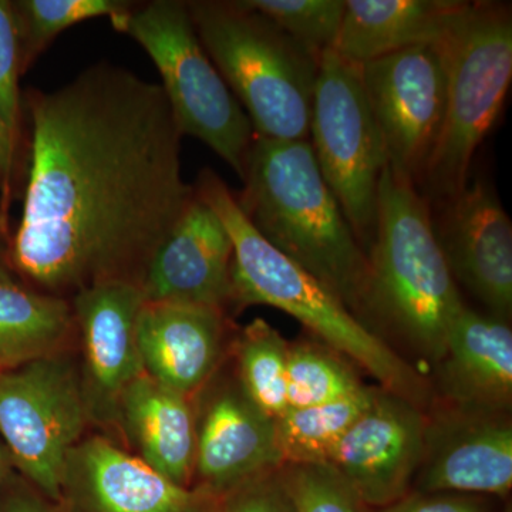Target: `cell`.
Masks as SVG:
<instances>
[{
    "label": "cell",
    "instance_id": "cell-28",
    "mask_svg": "<svg viewBox=\"0 0 512 512\" xmlns=\"http://www.w3.org/2000/svg\"><path fill=\"white\" fill-rule=\"evenodd\" d=\"M281 476L298 512H359L355 493L329 464H284Z\"/></svg>",
    "mask_w": 512,
    "mask_h": 512
},
{
    "label": "cell",
    "instance_id": "cell-26",
    "mask_svg": "<svg viewBox=\"0 0 512 512\" xmlns=\"http://www.w3.org/2000/svg\"><path fill=\"white\" fill-rule=\"evenodd\" d=\"M12 6L18 25L22 74L64 30L104 16L116 28L131 9V3L120 0H19Z\"/></svg>",
    "mask_w": 512,
    "mask_h": 512
},
{
    "label": "cell",
    "instance_id": "cell-31",
    "mask_svg": "<svg viewBox=\"0 0 512 512\" xmlns=\"http://www.w3.org/2000/svg\"><path fill=\"white\" fill-rule=\"evenodd\" d=\"M377 512H485L480 501L464 494L412 493Z\"/></svg>",
    "mask_w": 512,
    "mask_h": 512
},
{
    "label": "cell",
    "instance_id": "cell-19",
    "mask_svg": "<svg viewBox=\"0 0 512 512\" xmlns=\"http://www.w3.org/2000/svg\"><path fill=\"white\" fill-rule=\"evenodd\" d=\"M441 404L483 413H510L512 330L507 320L464 306L433 367Z\"/></svg>",
    "mask_w": 512,
    "mask_h": 512
},
{
    "label": "cell",
    "instance_id": "cell-4",
    "mask_svg": "<svg viewBox=\"0 0 512 512\" xmlns=\"http://www.w3.org/2000/svg\"><path fill=\"white\" fill-rule=\"evenodd\" d=\"M241 180L244 190L235 200L252 227L357 318L367 255L322 177L311 143L255 136Z\"/></svg>",
    "mask_w": 512,
    "mask_h": 512
},
{
    "label": "cell",
    "instance_id": "cell-20",
    "mask_svg": "<svg viewBox=\"0 0 512 512\" xmlns=\"http://www.w3.org/2000/svg\"><path fill=\"white\" fill-rule=\"evenodd\" d=\"M116 440L161 476L183 487H192L194 399L143 373L121 396Z\"/></svg>",
    "mask_w": 512,
    "mask_h": 512
},
{
    "label": "cell",
    "instance_id": "cell-12",
    "mask_svg": "<svg viewBox=\"0 0 512 512\" xmlns=\"http://www.w3.org/2000/svg\"><path fill=\"white\" fill-rule=\"evenodd\" d=\"M70 302L82 349L80 382L90 424L116 440L121 396L144 373L136 329L146 299L136 284L109 281L77 292Z\"/></svg>",
    "mask_w": 512,
    "mask_h": 512
},
{
    "label": "cell",
    "instance_id": "cell-33",
    "mask_svg": "<svg viewBox=\"0 0 512 512\" xmlns=\"http://www.w3.org/2000/svg\"><path fill=\"white\" fill-rule=\"evenodd\" d=\"M18 146L0 114V191H2V201L5 202L9 201L12 194Z\"/></svg>",
    "mask_w": 512,
    "mask_h": 512
},
{
    "label": "cell",
    "instance_id": "cell-24",
    "mask_svg": "<svg viewBox=\"0 0 512 512\" xmlns=\"http://www.w3.org/2000/svg\"><path fill=\"white\" fill-rule=\"evenodd\" d=\"M289 343L264 319H254L234 333L229 348L235 375L248 396L278 420L288 410L286 367Z\"/></svg>",
    "mask_w": 512,
    "mask_h": 512
},
{
    "label": "cell",
    "instance_id": "cell-32",
    "mask_svg": "<svg viewBox=\"0 0 512 512\" xmlns=\"http://www.w3.org/2000/svg\"><path fill=\"white\" fill-rule=\"evenodd\" d=\"M8 477V476H6ZM0 512H64L62 507L37 491L25 478L3 480Z\"/></svg>",
    "mask_w": 512,
    "mask_h": 512
},
{
    "label": "cell",
    "instance_id": "cell-6",
    "mask_svg": "<svg viewBox=\"0 0 512 512\" xmlns=\"http://www.w3.org/2000/svg\"><path fill=\"white\" fill-rule=\"evenodd\" d=\"M447 97L443 126L419 191L439 202L471 180L478 147L497 123L512 79L511 6L471 2L443 40Z\"/></svg>",
    "mask_w": 512,
    "mask_h": 512
},
{
    "label": "cell",
    "instance_id": "cell-22",
    "mask_svg": "<svg viewBox=\"0 0 512 512\" xmlns=\"http://www.w3.org/2000/svg\"><path fill=\"white\" fill-rule=\"evenodd\" d=\"M76 338L69 299L22 282L0 284V372L72 349Z\"/></svg>",
    "mask_w": 512,
    "mask_h": 512
},
{
    "label": "cell",
    "instance_id": "cell-11",
    "mask_svg": "<svg viewBox=\"0 0 512 512\" xmlns=\"http://www.w3.org/2000/svg\"><path fill=\"white\" fill-rule=\"evenodd\" d=\"M225 362L194 397L192 487L221 498L285 464L276 420L248 396Z\"/></svg>",
    "mask_w": 512,
    "mask_h": 512
},
{
    "label": "cell",
    "instance_id": "cell-23",
    "mask_svg": "<svg viewBox=\"0 0 512 512\" xmlns=\"http://www.w3.org/2000/svg\"><path fill=\"white\" fill-rule=\"evenodd\" d=\"M375 387L319 406L288 409L276 420L285 464H329L352 424L372 402Z\"/></svg>",
    "mask_w": 512,
    "mask_h": 512
},
{
    "label": "cell",
    "instance_id": "cell-2",
    "mask_svg": "<svg viewBox=\"0 0 512 512\" xmlns=\"http://www.w3.org/2000/svg\"><path fill=\"white\" fill-rule=\"evenodd\" d=\"M366 255L357 319L387 345L393 339L436 366L466 305L434 235L429 201L390 165L380 178L375 238Z\"/></svg>",
    "mask_w": 512,
    "mask_h": 512
},
{
    "label": "cell",
    "instance_id": "cell-17",
    "mask_svg": "<svg viewBox=\"0 0 512 512\" xmlns=\"http://www.w3.org/2000/svg\"><path fill=\"white\" fill-rule=\"evenodd\" d=\"M136 333L144 373L190 399L224 365L234 336L224 309L181 302H144Z\"/></svg>",
    "mask_w": 512,
    "mask_h": 512
},
{
    "label": "cell",
    "instance_id": "cell-15",
    "mask_svg": "<svg viewBox=\"0 0 512 512\" xmlns=\"http://www.w3.org/2000/svg\"><path fill=\"white\" fill-rule=\"evenodd\" d=\"M424 429L421 407L375 387L372 402L340 440L329 466L360 505L389 507L410 494L423 457Z\"/></svg>",
    "mask_w": 512,
    "mask_h": 512
},
{
    "label": "cell",
    "instance_id": "cell-5",
    "mask_svg": "<svg viewBox=\"0 0 512 512\" xmlns=\"http://www.w3.org/2000/svg\"><path fill=\"white\" fill-rule=\"evenodd\" d=\"M205 53L256 137L308 140L319 60L244 0L187 2Z\"/></svg>",
    "mask_w": 512,
    "mask_h": 512
},
{
    "label": "cell",
    "instance_id": "cell-8",
    "mask_svg": "<svg viewBox=\"0 0 512 512\" xmlns=\"http://www.w3.org/2000/svg\"><path fill=\"white\" fill-rule=\"evenodd\" d=\"M309 134L320 173L367 254L375 238L377 192L389 157L359 64L333 49L319 59Z\"/></svg>",
    "mask_w": 512,
    "mask_h": 512
},
{
    "label": "cell",
    "instance_id": "cell-13",
    "mask_svg": "<svg viewBox=\"0 0 512 512\" xmlns=\"http://www.w3.org/2000/svg\"><path fill=\"white\" fill-rule=\"evenodd\" d=\"M225 498L183 487L106 434H86L66 461L57 504L64 512H221Z\"/></svg>",
    "mask_w": 512,
    "mask_h": 512
},
{
    "label": "cell",
    "instance_id": "cell-34",
    "mask_svg": "<svg viewBox=\"0 0 512 512\" xmlns=\"http://www.w3.org/2000/svg\"><path fill=\"white\" fill-rule=\"evenodd\" d=\"M16 272L10 262V239L8 231L0 224V284H9V282H19L16 279Z\"/></svg>",
    "mask_w": 512,
    "mask_h": 512
},
{
    "label": "cell",
    "instance_id": "cell-27",
    "mask_svg": "<svg viewBox=\"0 0 512 512\" xmlns=\"http://www.w3.org/2000/svg\"><path fill=\"white\" fill-rule=\"evenodd\" d=\"M262 13L306 52L320 59L335 49L346 0H244Z\"/></svg>",
    "mask_w": 512,
    "mask_h": 512
},
{
    "label": "cell",
    "instance_id": "cell-30",
    "mask_svg": "<svg viewBox=\"0 0 512 512\" xmlns=\"http://www.w3.org/2000/svg\"><path fill=\"white\" fill-rule=\"evenodd\" d=\"M221 512H298V508L286 490L279 468L225 498Z\"/></svg>",
    "mask_w": 512,
    "mask_h": 512
},
{
    "label": "cell",
    "instance_id": "cell-3",
    "mask_svg": "<svg viewBox=\"0 0 512 512\" xmlns=\"http://www.w3.org/2000/svg\"><path fill=\"white\" fill-rule=\"evenodd\" d=\"M194 188L231 238V308L266 305L281 309L320 342L375 377L382 389L423 410L430 406L433 393L419 370L365 328L328 286L269 244L214 171H202Z\"/></svg>",
    "mask_w": 512,
    "mask_h": 512
},
{
    "label": "cell",
    "instance_id": "cell-25",
    "mask_svg": "<svg viewBox=\"0 0 512 512\" xmlns=\"http://www.w3.org/2000/svg\"><path fill=\"white\" fill-rule=\"evenodd\" d=\"M365 387L355 367L320 340L289 343L286 367L288 409L335 402Z\"/></svg>",
    "mask_w": 512,
    "mask_h": 512
},
{
    "label": "cell",
    "instance_id": "cell-14",
    "mask_svg": "<svg viewBox=\"0 0 512 512\" xmlns=\"http://www.w3.org/2000/svg\"><path fill=\"white\" fill-rule=\"evenodd\" d=\"M431 224L456 284L490 315L512 313V224L493 185L468 181L453 197L430 204Z\"/></svg>",
    "mask_w": 512,
    "mask_h": 512
},
{
    "label": "cell",
    "instance_id": "cell-29",
    "mask_svg": "<svg viewBox=\"0 0 512 512\" xmlns=\"http://www.w3.org/2000/svg\"><path fill=\"white\" fill-rule=\"evenodd\" d=\"M20 47L18 25L12 2L0 0V114L10 134L19 144L20 138V93L19 76Z\"/></svg>",
    "mask_w": 512,
    "mask_h": 512
},
{
    "label": "cell",
    "instance_id": "cell-16",
    "mask_svg": "<svg viewBox=\"0 0 512 512\" xmlns=\"http://www.w3.org/2000/svg\"><path fill=\"white\" fill-rule=\"evenodd\" d=\"M413 487L419 494L510 493V413L470 412L446 404L426 413L423 457Z\"/></svg>",
    "mask_w": 512,
    "mask_h": 512
},
{
    "label": "cell",
    "instance_id": "cell-9",
    "mask_svg": "<svg viewBox=\"0 0 512 512\" xmlns=\"http://www.w3.org/2000/svg\"><path fill=\"white\" fill-rule=\"evenodd\" d=\"M89 427L72 349L0 372V439L20 476L55 503L67 458Z\"/></svg>",
    "mask_w": 512,
    "mask_h": 512
},
{
    "label": "cell",
    "instance_id": "cell-7",
    "mask_svg": "<svg viewBox=\"0 0 512 512\" xmlns=\"http://www.w3.org/2000/svg\"><path fill=\"white\" fill-rule=\"evenodd\" d=\"M114 29L133 37L153 59L181 134L207 144L241 178L254 128L205 53L187 2L131 6Z\"/></svg>",
    "mask_w": 512,
    "mask_h": 512
},
{
    "label": "cell",
    "instance_id": "cell-18",
    "mask_svg": "<svg viewBox=\"0 0 512 512\" xmlns=\"http://www.w3.org/2000/svg\"><path fill=\"white\" fill-rule=\"evenodd\" d=\"M234 248L218 215L195 192L141 282L146 302H181L231 309Z\"/></svg>",
    "mask_w": 512,
    "mask_h": 512
},
{
    "label": "cell",
    "instance_id": "cell-1",
    "mask_svg": "<svg viewBox=\"0 0 512 512\" xmlns=\"http://www.w3.org/2000/svg\"><path fill=\"white\" fill-rule=\"evenodd\" d=\"M28 181L10 262L26 286L72 299L101 282L141 286L195 198L161 84L99 63L29 96Z\"/></svg>",
    "mask_w": 512,
    "mask_h": 512
},
{
    "label": "cell",
    "instance_id": "cell-10",
    "mask_svg": "<svg viewBox=\"0 0 512 512\" xmlns=\"http://www.w3.org/2000/svg\"><path fill=\"white\" fill-rule=\"evenodd\" d=\"M360 73L390 167L419 188L446 111L443 42L360 64Z\"/></svg>",
    "mask_w": 512,
    "mask_h": 512
},
{
    "label": "cell",
    "instance_id": "cell-35",
    "mask_svg": "<svg viewBox=\"0 0 512 512\" xmlns=\"http://www.w3.org/2000/svg\"><path fill=\"white\" fill-rule=\"evenodd\" d=\"M8 453H6L5 446H3L2 441H0V487H2L3 480L6 478V467H8Z\"/></svg>",
    "mask_w": 512,
    "mask_h": 512
},
{
    "label": "cell",
    "instance_id": "cell-36",
    "mask_svg": "<svg viewBox=\"0 0 512 512\" xmlns=\"http://www.w3.org/2000/svg\"><path fill=\"white\" fill-rule=\"evenodd\" d=\"M508 512H511L510 510H508Z\"/></svg>",
    "mask_w": 512,
    "mask_h": 512
},
{
    "label": "cell",
    "instance_id": "cell-21",
    "mask_svg": "<svg viewBox=\"0 0 512 512\" xmlns=\"http://www.w3.org/2000/svg\"><path fill=\"white\" fill-rule=\"evenodd\" d=\"M471 2L346 0L335 52L363 64L421 45L443 42Z\"/></svg>",
    "mask_w": 512,
    "mask_h": 512
}]
</instances>
